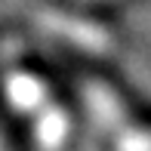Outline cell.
Instances as JSON below:
<instances>
[{
	"label": "cell",
	"instance_id": "3",
	"mask_svg": "<svg viewBox=\"0 0 151 151\" xmlns=\"http://www.w3.org/2000/svg\"><path fill=\"white\" fill-rule=\"evenodd\" d=\"M80 3H102V0H80Z\"/></svg>",
	"mask_w": 151,
	"mask_h": 151
},
{
	"label": "cell",
	"instance_id": "2",
	"mask_svg": "<svg viewBox=\"0 0 151 151\" xmlns=\"http://www.w3.org/2000/svg\"><path fill=\"white\" fill-rule=\"evenodd\" d=\"M19 50H22V43H19V40H3V43H0V62H6L9 56H16Z\"/></svg>",
	"mask_w": 151,
	"mask_h": 151
},
{
	"label": "cell",
	"instance_id": "1",
	"mask_svg": "<svg viewBox=\"0 0 151 151\" xmlns=\"http://www.w3.org/2000/svg\"><path fill=\"white\" fill-rule=\"evenodd\" d=\"M40 25H43V28H52L56 34L68 37L71 43L83 46V50H90V52H108V37H105V31L96 28V25L74 22V19L59 16V12H43V16H40Z\"/></svg>",
	"mask_w": 151,
	"mask_h": 151
}]
</instances>
